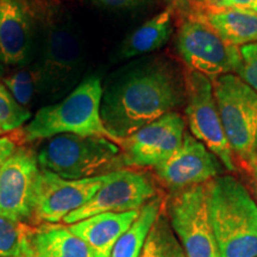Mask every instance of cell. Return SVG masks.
<instances>
[{"label": "cell", "instance_id": "cell-23", "mask_svg": "<svg viewBox=\"0 0 257 257\" xmlns=\"http://www.w3.org/2000/svg\"><path fill=\"white\" fill-rule=\"evenodd\" d=\"M31 230L28 224L0 216V257L23 255Z\"/></svg>", "mask_w": 257, "mask_h": 257}, {"label": "cell", "instance_id": "cell-12", "mask_svg": "<svg viewBox=\"0 0 257 257\" xmlns=\"http://www.w3.org/2000/svg\"><path fill=\"white\" fill-rule=\"evenodd\" d=\"M81 64V47L73 31L66 27H51L43 35L41 57L36 63L43 91L60 95L76 81Z\"/></svg>", "mask_w": 257, "mask_h": 257}, {"label": "cell", "instance_id": "cell-31", "mask_svg": "<svg viewBox=\"0 0 257 257\" xmlns=\"http://www.w3.org/2000/svg\"><path fill=\"white\" fill-rule=\"evenodd\" d=\"M21 257H34V256H32V255H31V253H30V252H29L27 249H25V251H24V253H23V255H22Z\"/></svg>", "mask_w": 257, "mask_h": 257}, {"label": "cell", "instance_id": "cell-22", "mask_svg": "<svg viewBox=\"0 0 257 257\" xmlns=\"http://www.w3.org/2000/svg\"><path fill=\"white\" fill-rule=\"evenodd\" d=\"M5 87L9 89L19 105L27 108L38 91H43L42 78L36 64L17 70L4 79Z\"/></svg>", "mask_w": 257, "mask_h": 257}, {"label": "cell", "instance_id": "cell-27", "mask_svg": "<svg viewBox=\"0 0 257 257\" xmlns=\"http://www.w3.org/2000/svg\"><path fill=\"white\" fill-rule=\"evenodd\" d=\"M92 2L108 9H131L142 4L146 0H92Z\"/></svg>", "mask_w": 257, "mask_h": 257}, {"label": "cell", "instance_id": "cell-7", "mask_svg": "<svg viewBox=\"0 0 257 257\" xmlns=\"http://www.w3.org/2000/svg\"><path fill=\"white\" fill-rule=\"evenodd\" d=\"M167 210L186 257H220L210 216L207 184L174 193Z\"/></svg>", "mask_w": 257, "mask_h": 257}, {"label": "cell", "instance_id": "cell-16", "mask_svg": "<svg viewBox=\"0 0 257 257\" xmlns=\"http://www.w3.org/2000/svg\"><path fill=\"white\" fill-rule=\"evenodd\" d=\"M140 210L106 212L74 223L69 230L88 245L94 257H111L115 243L134 220Z\"/></svg>", "mask_w": 257, "mask_h": 257}, {"label": "cell", "instance_id": "cell-24", "mask_svg": "<svg viewBox=\"0 0 257 257\" xmlns=\"http://www.w3.org/2000/svg\"><path fill=\"white\" fill-rule=\"evenodd\" d=\"M30 119L31 112L19 105L4 83H0V128L3 133L14 131Z\"/></svg>", "mask_w": 257, "mask_h": 257}, {"label": "cell", "instance_id": "cell-11", "mask_svg": "<svg viewBox=\"0 0 257 257\" xmlns=\"http://www.w3.org/2000/svg\"><path fill=\"white\" fill-rule=\"evenodd\" d=\"M185 126L184 118L178 112L165 114L121 141V162L127 167L155 168L181 146Z\"/></svg>", "mask_w": 257, "mask_h": 257}, {"label": "cell", "instance_id": "cell-30", "mask_svg": "<svg viewBox=\"0 0 257 257\" xmlns=\"http://www.w3.org/2000/svg\"><path fill=\"white\" fill-rule=\"evenodd\" d=\"M251 169L253 170V174H255V176H256V180H257V160H256V162L253 163V166L251 167Z\"/></svg>", "mask_w": 257, "mask_h": 257}, {"label": "cell", "instance_id": "cell-10", "mask_svg": "<svg viewBox=\"0 0 257 257\" xmlns=\"http://www.w3.org/2000/svg\"><path fill=\"white\" fill-rule=\"evenodd\" d=\"M156 197V188L147 175L140 172L118 169L107 173L105 182L87 204L69 213L64 224H74L95 214L106 212H127L141 210Z\"/></svg>", "mask_w": 257, "mask_h": 257}, {"label": "cell", "instance_id": "cell-20", "mask_svg": "<svg viewBox=\"0 0 257 257\" xmlns=\"http://www.w3.org/2000/svg\"><path fill=\"white\" fill-rule=\"evenodd\" d=\"M162 198L156 195L141 207L140 214L119 237L111 257H140L149 231L162 211Z\"/></svg>", "mask_w": 257, "mask_h": 257}, {"label": "cell", "instance_id": "cell-21", "mask_svg": "<svg viewBox=\"0 0 257 257\" xmlns=\"http://www.w3.org/2000/svg\"><path fill=\"white\" fill-rule=\"evenodd\" d=\"M140 257H186L168 216L162 211L149 231Z\"/></svg>", "mask_w": 257, "mask_h": 257}, {"label": "cell", "instance_id": "cell-26", "mask_svg": "<svg viewBox=\"0 0 257 257\" xmlns=\"http://www.w3.org/2000/svg\"><path fill=\"white\" fill-rule=\"evenodd\" d=\"M213 6L224 9L246 10L257 14V0H217Z\"/></svg>", "mask_w": 257, "mask_h": 257}, {"label": "cell", "instance_id": "cell-8", "mask_svg": "<svg viewBox=\"0 0 257 257\" xmlns=\"http://www.w3.org/2000/svg\"><path fill=\"white\" fill-rule=\"evenodd\" d=\"M186 115L193 136L217 156L230 172L236 169L233 153L224 133L213 82L200 73L188 70L185 78Z\"/></svg>", "mask_w": 257, "mask_h": 257}, {"label": "cell", "instance_id": "cell-32", "mask_svg": "<svg viewBox=\"0 0 257 257\" xmlns=\"http://www.w3.org/2000/svg\"><path fill=\"white\" fill-rule=\"evenodd\" d=\"M253 191H255V195H256V199H257V180H256L255 184H253Z\"/></svg>", "mask_w": 257, "mask_h": 257}, {"label": "cell", "instance_id": "cell-18", "mask_svg": "<svg viewBox=\"0 0 257 257\" xmlns=\"http://www.w3.org/2000/svg\"><path fill=\"white\" fill-rule=\"evenodd\" d=\"M212 29L227 44L243 47L257 42V14L246 10L213 6L205 15Z\"/></svg>", "mask_w": 257, "mask_h": 257}, {"label": "cell", "instance_id": "cell-9", "mask_svg": "<svg viewBox=\"0 0 257 257\" xmlns=\"http://www.w3.org/2000/svg\"><path fill=\"white\" fill-rule=\"evenodd\" d=\"M107 174L81 180H67L41 169L34 195V223L56 224L82 207L105 182Z\"/></svg>", "mask_w": 257, "mask_h": 257}, {"label": "cell", "instance_id": "cell-3", "mask_svg": "<svg viewBox=\"0 0 257 257\" xmlns=\"http://www.w3.org/2000/svg\"><path fill=\"white\" fill-rule=\"evenodd\" d=\"M102 93L98 76L83 79L63 100L44 106L36 112L24 127L25 140L32 142L73 134L113 141L101 119Z\"/></svg>", "mask_w": 257, "mask_h": 257}, {"label": "cell", "instance_id": "cell-2", "mask_svg": "<svg viewBox=\"0 0 257 257\" xmlns=\"http://www.w3.org/2000/svg\"><path fill=\"white\" fill-rule=\"evenodd\" d=\"M208 206L220 257H257V202L231 175L207 182Z\"/></svg>", "mask_w": 257, "mask_h": 257}, {"label": "cell", "instance_id": "cell-14", "mask_svg": "<svg viewBox=\"0 0 257 257\" xmlns=\"http://www.w3.org/2000/svg\"><path fill=\"white\" fill-rule=\"evenodd\" d=\"M220 161L193 135L185 133L176 152L155 167L157 178L173 192L204 185L216 179L221 172Z\"/></svg>", "mask_w": 257, "mask_h": 257}, {"label": "cell", "instance_id": "cell-15", "mask_svg": "<svg viewBox=\"0 0 257 257\" xmlns=\"http://www.w3.org/2000/svg\"><path fill=\"white\" fill-rule=\"evenodd\" d=\"M34 50V23L24 0H0V62L27 64Z\"/></svg>", "mask_w": 257, "mask_h": 257}, {"label": "cell", "instance_id": "cell-1", "mask_svg": "<svg viewBox=\"0 0 257 257\" xmlns=\"http://www.w3.org/2000/svg\"><path fill=\"white\" fill-rule=\"evenodd\" d=\"M185 88L162 66L147 67L125 76L102 93L100 114L115 143L172 112L184 100Z\"/></svg>", "mask_w": 257, "mask_h": 257}, {"label": "cell", "instance_id": "cell-33", "mask_svg": "<svg viewBox=\"0 0 257 257\" xmlns=\"http://www.w3.org/2000/svg\"><path fill=\"white\" fill-rule=\"evenodd\" d=\"M2 73H3V64L0 62V75H2Z\"/></svg>", "mask_w": 257, "mask_h": 257}, {"label": "cell", "instance_id": "cell-29", "mask_svg": "<svg viewBox=\"0 0 257 257\" xmlns=\"http://www.w3.org/2000/svg\"><path fill=\"white\" fill-rule=\"evenodd\" d=\"M173 11L181 12V14L189 15V10H191V4L189 0H165Z\"/></svg>", "mask_w": 257, "mask_h": 257}, {"label": "cell", "instance_id": "cell-5", "mask_svg": "<svg viewBox=\"0 0 257 257\" xmlns=\"http://www.w3.org/2000/svg\"><path fill=\"white\" fill-rule=\"evenodd\" d=\"M212 82L231 150L251 168L257 160V93L236 74Z\"/></svg>", "mask_w": 257, "mask_h": 257}, {"label": "cell", "instance_id": "cell-4", "mask_svg": "<svg viewBox=\"0 0 257 257\" xmlns=\"http://www.w3.org/2000/svg\"><path fill=\"white\" fill-rule=\"evenodd\" d=\"M38 167L67 180L94 178L123 165L118 143L73 134L49 138L36 155Z\"/></svg>", "mask_w": 257, "mask_h": 257}, {"label": "cell", "instance_id": "cell-34", "mask_svg": "<svg viewBox=\"0 0 257 257\" xmlns=\"http://www.w3.org/2000/svg\"><path fill=\"white\" fill-rule=\"evenodd\" d=\"M210 2H212V4H214V3H216L217 0H210Z\"/></svg>", "mask_w": 257, "mask_h": 257}, {"label": "cell", "instance_id": "cell-28", "mask_svg": "<svg viewBox=\"0 0 257 257\" xmlns=\"http://www.w3.org/2000/svg\"><path fill=\"white\" fill-rule=\"evenodd\" d=\"M16 149L17 147L11 138L0 136V168L4 166V163L10 157L14 155Z\"/></svg>", "mask_w": 257, "mask_h": 257}, {"label": "cell", "instance_id": "cell-25", "mask_svg": "<svg viewBox=\"0 0 257 257\" xmlns=\"http://www.w3.org/2000/svg\"><path fill=\"white\" fill-rule=\"evenodd\" d=\"M242 63L237 76L257 93V42L239 48Z\"/></svg>", "mask_w": 257, "mask_h": 257}, {"label": "cell", "instance_id": "cell-35", "mask_svg": "<svg viewBox=\"0 0 257 257\" xmlns=\"http://www.w3.org/2000/svg\"><path fill=\"white\" fill-rule=\"evenodd\" d=\"M2 135H3V130H2V128H0V136H2Z\"/></svg>", "mask_w": 257, "mask_h": 257}, {"label": "cell", "instance_id": "cell-6", "mask_svg": "<svg viewBox=\"0 0 257 257\" xmlns=\"http://www.w3.org/2000/svg\"><path fill=\"white\" fill-rule=\"evenodd\" d=\"M180 56L192 72L216 80L238 72L242 59L238 47L227 44L202 15H188L176 38Z\"/></svg>", "mask_w": 257, "mask_h": 257}, {"label": "cell", "instance_id": "cell-36", "mask_svg": "<svg viewBox=\"0 0 257 257\" xmlns=\"http://www.w3.org/2000/svg\"><path fill=\"white\" fill-rule=\"evenodd\" d=\"M198 2H206V0H198Z\"/></svg>", "mask_w": 257, "mask_h": 257}, {"label": "cell", "instance_id": "cell-13", "mask_svg": "<svg viewBox=\"0 0 257 257\" xmlns=\"http://www.w3.org/2000/svg\"><path fill=\"white\" fill-rule=\"evenodd\" d=\"M38 172L36 155L17 148L0 168V216L25 224L32 221Z\"/></svg>", "mask_w": 257, "mask_h": 257}, {"label": "cell", "instance_id": "cell-19", "mask_svg": "<svg viewBox=\"0 0 257 257\" xmlns=\"http://www.w3.org/2000/svg\"><path fill=\"white\" fill-rule=\"evenodd\" d=\"M173 10L166 8L141 25L126 38L121 48L124 59L146 55L162 48L173 32Z\"/></svg>", "mask_w": 257, "mask_h": 257}, {"label": "cell", "instance_id": "cell-17", "mask_svg": "<svg viewBox=\"0 0 257 257\" xmlns=\"http://www.w3.org/2000/svg\"><path fill=\"white\" fill-rule=\"evenodd\" d=\"M25 249L34 257H94L87 244L69 227L56 224L32 229Z\"/></svg>", "mask_w": 257, "mask_h": 257}]
</instances>
